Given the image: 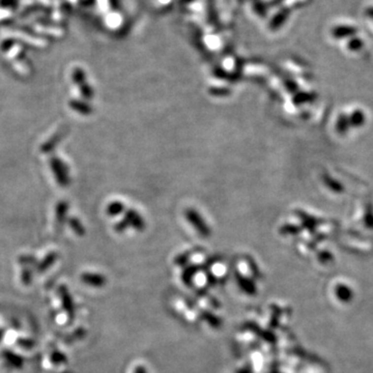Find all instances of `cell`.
Here are the masks:
<instances>
[{
	"mask_svg": "<svg viewBox=\"0 0 373 373\" xmlns=\"http://www.w3.org/2000/svg\"><path fill=\"white\" fill-rule=\"evenodd\" d=\"M68 105H69V107L72 108L73 110L77 111L78 113L87 115V114H89L90 112H92V108H90L85 102H82V101L70 100Z\"/></svg>",
	"mask_w": 373,
	"mask_h": 373,
	"instance_id": "obj_6",
	"label": "cell"
},
{
	"mask_svg": "<svg viewBox=\"0 0 373 373\" xmlns=\"http://www.w3.org/2000/svg\"><path fill=\"white\" fill-rule=\"evenodd\" d=\"M335 294L341 302H349L352 299V290L344 284L337 285L335 288Z\"/></svg>",
	"mask_w": 373,
	"mask_h": 373,
	"instance_id": "obj_5",
	"label": "cell"
},
{
	"mask_svg": "<svg viewBox=\"0 0 373 373\" xmlns=\"http://www.w3.org/2000/svg\"><path fill=\"white\" fill-rule=\"evenodd\" d=\"M68 225L78 236H83L84 235V227L82 226L81 222H80L77 218H74V217L69 218L68 219Z\"/></svg>",
	"mask_w": 373,
	"mask_h": 373,
	"instance_id": "obj_7",
	"label": "cell"
},
{
	"mask_svg": "<svg viewBox=\"0 0 373 373\" xmlns=\"http://www.w3.org/2000/svg\"><path fill=\"white\" fill-rule=\"evenodd\" d=\"M68 203L66 200H60L59 203L56 204L55 208V216H56V225L62 228L65 224V221L68 215Z\"/></svg>",
	"mask_w": 373,
	"mask_h": 373,
	"instance_id": "obj_4",
	"label": "cell"
},
{
	"mask_svg": "<svg viewBox=\"0 0 373 373\" xmlns=\"http://www.w3.org/2000/svg\"><path fill=\"white\" fill-rule=\"evenodd\" d=\"M50 167H51L53 171V174L57 184L63 188L68 187L69 184L68 166L59 158L52 156L50 158Z\"/></svg>",
	"mask_w": 373,
	"mask_h": 373,
	"instance_id": "obj_1",
	"label": "cell"
},
{
	"mask_svg": "<svg viewBox=\"0 0 373 373\" xmlns=\"http://www.w3.org/2000/svg\"><path fill=\"white\" fill-rule=\"evenodd\" d=\"M68 132V126H63L62 128H59L51 137L47 139L45 143H43L41 145V147H39V150H41V152L44 153V154L51 153L52 150H54V148L60 143V141H62L67 136Z\"/></svg>",
	"mask_w": 373,
	"mask_h": 373,
	"instance_id": "obj_2",
	"label": "cell"
},
{
	"mask_svg": "<svg viewBox=\"0 0 373 373\" xmlns=\"http://www.w3.org/2000/svg\"><path fill=\"white\" fill-rule=\"evenodd\" d=\"M72 79L73 81L75 82V84L79 87L80 89V93H81L82 97L85 98V99H92L93 96H94V93H93V89L90 88L88 86V84L86 83V80H85V75H84V72L81 69V68H75L73 70V74H72Z\"/></svg>",
	"mask_w": 373,
	"mask_h": 373,
	"instance_id": "obj_3",
	"label": "cell"
}]
</instances>
